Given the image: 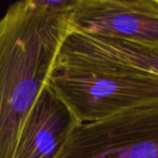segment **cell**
I'll return each instance as SVG.
<instances>
[{
	"label": "cell",
	"mask_w": 158,
	"mask_h": 158,
	"mask_svg": "<svg viewBox=\"0 0 158 158\" xmlns=\"http://www.w3.org/2000/svg\"><path fill=\"white\" fill-rule=\"evenodd\" d=\"M47 85L80 122L158 105V46L72 30Z\"/></svg>",
	"instance_id": "cell-1"
},
{
	"label": "cell",
	"mask_w": 158,
	"mask_h": 158,
	"mask_svg": "<svg viewBox=\"0 0 158 158\" xmlns=\"http://www.w3.org/2000/svg\"><path fill=\"white\" fill-rule=\"evenodd\" d=\"M73 0H21L0 19V158H14L22 127L73 30Z\"/></svg>",
	"instance_id": "cell-2"
},
{
	"label": "cell",
	"mask_w": 158,
	"mask_h": 158,
	"mask_svg": "<svg viewBox=\"0 0 158 158\" xmlns=\"http://www.w3.org/2000/svg\"><path fill=\"white\" fill-rule=\"evenodd\" d=\"M56 158H158V105L81 122Z\"/></svg>",
	"instance_id": "cell-3"
},
{
	"label": "cell",
	"mask_w": 158,
	"mask_h": 158,
	"mask_svg": "<svg viewBox=\"0 0 158 158\" xmlns=\"http://www.w3.org/2000/svg\"><path fill=\"white\" fill-rule=\"evenodd\" d=\"M73 30L158 46L157 0H74Z\"/></svg>",
	"instance_id": "cell-4"
},
{
	"label": "cell",
	"mask_w": 158,
	"mask_h": 158,
	"mask_svg": "<svg viewBox=\"0 0 158 158\" xmlns=\"http://www.w3.org/2000/svg\"><path fill=\"white\" fill-rule=\"evenodd\" d=\"M80 120L45 85L22 127L14 158H56Z\"/></svg>",
	"instance_id": "cell-5"
}]
</instances>
